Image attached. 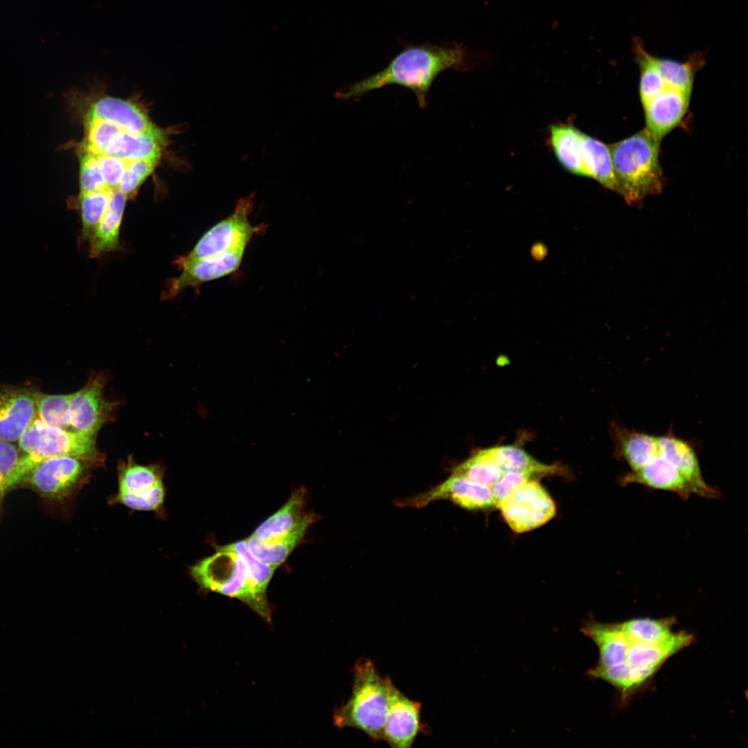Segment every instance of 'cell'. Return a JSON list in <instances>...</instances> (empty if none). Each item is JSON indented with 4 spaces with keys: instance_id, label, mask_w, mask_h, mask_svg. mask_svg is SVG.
Masks as SVG:
<instances>
[{
    "instance_id": "10",
    "label": "cell",
    "mask_w": 748,
    "mask_h": 748,
    "mask_svg": "<svg viewBox=\"0 0 748 748\" xmlns=\"http://www.w3.org/2000/svg\"><path fill=\"white\" fill-rule=\"evenodd\" d=\"M497 508L509 527L519 533L545 524L556 513L554 501L537 479L522 485L501 501Z\"/></svg>"
},
{
    "instance_id": "16",
    "label": "cell",
    "mask_w": 748,
    "mask_h": 748,
    "mask_svg": "<svg viewBox=\"0 0 748 748\" xmlns=\"http://www.w3.org/2000/svg\"><path fill=\"white\" fill-rule=\"evenodd\" d=\"M690 96L667 87L643 105L646 129L658 141L681 122L687 111Z\"/></svg>"
},
{
    "instance_id": "37",
    "label": "cell",
    "mask_w": 748,
    "mask_h": 748,
    "mask_svg": "<svg viewBox=\"0 0 748 748\" xmlns=\"http://www.w3.org/2000/svg\"><path fill=\"white\" fill-rule=\"evenodd\" d=\"M103 180L107 188L118 190L129 161L107 154H97Z\"/></svg>"
},
{
    "instance_id": "27",
    "label": "cell",
    "mask_w": 748,
    "mask_h": 748,
    "mask_svg": "<svg viewBox=\"0 0 748 748\" xmlns=\"http://www.w3.org/2000/svg\"><path fill=\"white\" fill-rule=\"evenodd\" d=\"M112 190L80 193L71 199V205L79 211L82 224L80 239L89 240L104 217L110 202Z\"/></svg>"
},
{
    "instance_id": "5",
    "label": "cell",
    "mask_w": 748,
    "mask_h": 748,
    "mask_svg": "<svg viewBox=\"0 0 748 748\" xmlns=\"http://www.w3.org/2000/svg\"><path fill=\"white\" fill-rule=\"evenodd\" d=\"M215 549V553L190 567V575L195 582L206 591L241 600L264 620L270 622L271 613L268 600L256 593L244 558L222 546Z\"/></svg>"
},
{
    "instance_id": "11",
    "label": "cell",
    "mask_w": 748,
    "mask_h": 748,
    "mask_svg": "<svg viewBox=\"0 0 748 748\" xmlns=\"http://www.w3.org/2000/svg\"><path fill=\"white\" fill-rule=\"evenodd\" d=\"M388 692V710L384 728L383 740L393 748H410L420 733H428L422 722V704L404 695L385 676Z\"/></svg>"
},
{
    "instance_id": "4",
    "label": "cell",
    "mask_w": 748,
    "mask_h": 748,
    "mask_svg": "<svg viewBox=\"0 0 748 748\" xmlns=\"http://www.w3.org/2000/svg\"><path fill=\"white\" fill-rule=\"evenodd\" d=\"M387 710L385 677L380 675L372 660L360 658L353 668L351 695L333 712L334 724L339 729H359L376 742L383 740Z\"/></svg>"
},
{
    "instance_id": "33",
    "label": "cell",
    "mask_w": 748,
    "mask_h": 748,
    "mask_svg": "<svg viewBox=\"0 0 748 748\" xmlns=\"http://www.w3.org/2000/svg\"><path fill=\"white\" fill-rule=\"evenodd\" d=\"M85 139L81 148L96 154L103 153L112 139L122 130L115 124L96 118L86 116Z\"/></svg>"
},
{
    "instance_id": "7",
    "label": "cell",
    "mask_w": 748,
    "mask_h": 748,
    "mask_svg": "<svg viewBox=\"0 0 748 748\" xmlns=\"http://www.w3.org/2000/svg\"><path fill=\"white\" fill-rule=\"evenodd\" d=\"M97 463L63 456L43 460L24 481L44 498L63 501L71 498L89 480Z\"/></svg>"
},
{
    "instance_id": "36",
    "label": "cell",
    "mask_w": 748,
    "mask_h": 748,
    "mask_svg": "<svg viewBox=\"0 0 748 748\" xmlns=\"http://www.w3.org/2000/svg\"><path fill=\"white\" fill-rule=\"evenodd\" d=\"M19 447L11 442L0 440V505L9 491V482L20 457Z\"/></svg>"
},
{
    "instance_id": "1",
    "label": "cell",
    "mask_w": 748,
    "mask_h": 748,
    "mask_svg": "<svg viewBox=\"0 0 748 748\" xmlns=\"http://www.w3.org/2000/svg\"><path fill=\"white\" fill-rule=\"evenodd\" d=\"M675 623L673 616L618 623H601L592 617L583 621L581 632L598 650V662L587 675L609 684L621 704L626 706L649 686L667 660L693 643L691 633L674 630Z\"/></svg>"
},
{
    "instance_id": "13",
    "label": "cell",
    "mask_w": 748,
    "mask_h": 748,
    "mask_svg": "<svg viewBox=\"0 0 748 748\" xmlns=\"http://www.w3.org/2000/svg\"><path fill=\"white\" fill-rule=\"evenodd\" d=\"M246 247H240L219 255L195 261L181 269V274L170 279L161 299L176 296L187 287L220 278L235 271L240 267Z\"/></svg>"
},
{
    "instance_id": "32",
    "label": "cell",
    "mask_w": 748,
    "mask_h": 748,
    "mask_svg": "<svg viewBox=\"0 0 748 748\" xmlns=\"http://www.w3.org/2000/svg\"><path fill=\"white\" fill-rule=\"evenodd\" d=\"M240 554L245 560L250 579L258 595L267 598V586L276 567L267 564L256 558L248 549L245 540L222 546Z\"/></svg>"
},
{
    "instance_id": "3",
    "label": "cell",
    "mask_w": 748,
    "mask_h": 748,
    "mask_svg": "<svg viewBox=\"0 0 748 748\" xmlns=\"http://www.w3.org/2000/svg\"><path fill=\"white\" fill-rule=\"evenodd\" d=\"M659 141L645 128L609 146L616 192L631 203L662 189Z\"/></svg>"
},
{
    "instance_id": "24",
    "label": "cell",
    "mask_w": 748,
    "mask_h": 748,
    "mask_svg": "<svg viewBox=\"0 0 748 748\" xmlns=\"http://www.w3.org/2000/svg\"><path fill=\"white\" fill-rule=\"evenodd\" d=\"M306 490L303 487L293 492L287 501L274 514L265 520L252 535L262 540L278 538L288 531L303 516Z\"/></svg>"
},
{
    "instance_id": "15",
    "label": "cell",
    "mask_w": 748,
    "mask_h": 748,
    "mask_svg": "<svg viewBox=\"0 0 748 748\" xmlns=\"http://www.w3.org/2000/svg\"><path fill=\"white\" fill-rule=\"evenodd\" d=\"M36 416L35 393L26 389L0 391V440L18 441Z\"/></svg>"
},
{
    "instance_id": "31",
    "label": "cell",
    "mask_w": 748,
    "mask_h": 748,
    "mask_svg": "<svg viewBox=\"0 0 748 748\" xmlns=\"http://www.w3.org/2000/svg\"><path fill=\"white\" fill-rule=\"evenodd\" d=\"M71 394L46 395L35 393L36 411L38 418L46 424L69 429V408Z\"/></svg>"
},
{
    "instance_id": "23",
    "label": "cell",
    "mask_w": 748,
    "mask_h": 748,
    "mask_svg": "<svg viewBox=\"0 0 748 748\" xmlns=\"http://www.w3.org/2000/svg\"><path fill=\"white\" fill-rule=\"evenodd\" d=\"M582 131L569 124L549 126V141L560 166L574 175L589 177L581 151Z\"/></svg>"
},
{
    "instance_id": "34",
    "label": "cell",
    "mask_w": 748,
    "mask_h": 748,
    "mask_svg": "<svg viewBox=\"0 0 748 748\" xmlns=\"http://www.w3.org/2000/svg\"><path fill=\"white\" fill-rule=\"evenodd\" d=\"M80 150V193L109 189L101 175L97 154L81 147Z\"/></svg>"
},
{
    "instance_id": "29",
    "label": "cell",
    "mask_w": 748,
    "mask_h": 748,
    "mask_svg": "<svg viewBox=\"0 0 748 748\" xmlns=\"http://www.w3.org/2000/svg\"><path fill=\"white\" fill-rule=\"evenodd\" d=\"M634 50L640 69L639 93L644 105L667 85L656 64L655 56L648 53L639 43L636 44Z\"/></svg>"
},
{
    "instance_id": "18",
    "label": "cell",
    "mask_w": 748,
    "mask_h": 748,
    "mask_svg": "<svg viewBox=\"0 0 748 748\" xmlns=\"http://www.w3.org/2000/svg\"><path fill=\"white\" fill-rule=\"evenodd\" d=\"M86 116L112 123L132 134H144L156 128L147 114L137 105L109 96L94 101Z\"/></svg>"
},
{
    "instance_id": "21",
    "label": "cell",
    "mask_w": 748,
    "mask_h": 748,
    "mask_svg": "<svg viewBox=\"0 0 748 748\" xmlns=\"http://www.w3.org/2000/svg\"><path fill=\"white\" fill-rule=\"evenodd\" d=\"M612 437L616 456L625 461L631 471H636L658 454L657 436L614 424Z\"/></svg>"
},
{
    "instance_id": "28",
    "label": "cell",
    "mask_w": 748,
    "mask_h": 748,
    "mask_svg": "<svg viewBox=\"0 0 748 748\" xmlns=\"http://www.w3.org/2000/svg\"><path fill=\"white\" fill-rule=\"evenodd\" d=\"M508 472L491 458L486 449L477 451L453 471L489 489L492 495L494 488Z\"/></svg>"
},
{
    "instance_id": "35",
    "label": "cell",
    "mask_w": 748,
    "mask_h": 748,
    "mask_svg": "<svg viewBox=\"0 0 748 748\" xmlns=\"http://www.w3.org/2000/svg\"><path fill=\"white\" fill-rule=\"evenodd\" d=\"M157 162L148 159L129 161L118 190L127 197H132L153 172Z\"/></svg>"
},
{
    "instance_id": "14",
    "label": "cell",
    "mask_w": 748,
    "mask_h": 748,
    "mask_svg": "<svg viewBox=\"0 0 748 748\" xmlns=\"http://www.w3.org/2000/svg\"><path fill=\"white\" fill-rule=\"evenodd\" d=\"M621 485L639 483L648 488L677 493L682 499L699 495L697 490L683 476L677 467L658 453L646 465L621 477Z\"/></svg>"
},
{
    "instance_id": "6",
    "label": "cell",
    "mask_w": 748,
    "mask_h": 748,
    "mask_svg": "<svg viewBox=\"0 0 748 748\" xmlns=\"http://www.w3.org/2000/svg\"><path fill=\"white\" fill-rule=\"evenodd\" d=\"M18 447L35 463L52 457L69 456L101 465L103 455L98 450L95 437L75 431L52 427L36 417L18 440Z\"/></svg>"
},
{
    "instance_id": "9",
    "label": "cell",
    "mask_w": 748,
    "mask_h": 748,
    "mask_svg": "<svg viewBox=\"0 0 748 748\" xmlns=\"http://www.w3.org/2000/svg\"><path fill=\"white\" fill-rule=\"evenodd\" d=\"M251 201L250 199L240 200L231 215L210 228L192 250L179 257L174 264L181 269L198 260L246 247L257 231V227L252 226L248 219Z\"/></svg>"
},
{
    "instance_id": "2",
    "label": "cell",
    "mask_w": 748,
    "mask_h": 748,
    "mask_svg": "<svg viewBox=\"0 0 748 748\" xmlns=\"http://www.w3.org/2000/svg\"><path fill=\"white\" fill-rule=\"evenodd\" d=\"M466 51L460 44H424L409 46L394 57L382 70L348 85L336 93L342 100H357L364 94L389 85L411 90L420 108L427 107V96L437 76L445 70L461 69Z\"/></svg>"
},
{
    "instance_id": "19",
    "label": "cell",
    "mask_w": 748,
    "mask_h": 748,
    "mask_svg": "<svg viewBox=\"0 0 748 748\" xmlns=\"http://www.w3.org/2000/svg\"><path fill=\"white\" fill-rule=\"evenodd\" d=\"M317 519V515L312 512L305 513L299 522L285 535L266 540L251 534L245 539L247 546L261 562L277 568L286 560Z\"/></svg>"
},
{
    "instance_id": "30",
    "label": "cell",
    "mask_w": 748,
    "mask_h": 748,
    "mask_svg": "<svg viewBox=\"0 0 748 748\" xmlns=\"http://www.w3.org/2000/svg\"><path fill=\"white\" fill-rule=\"evenodd\" d=\"M698 60L679 62L655 57L656 64L667 87L691 94Z\"/></svg>"
},
{
    "instance_id": "25",
    "label": "cell",
    "mask_w": 748,
    "mask_h": 748,
    "mask_svg": "<svg viewBox=\"0 0 748 748\" xmlns=\"http://www.w3.org/2000/svg\"><path fill=\"white\" fill-rule=\"evenodd\" d=\"M581 151L589 177L605 188L616 191L609 146L582 132Z\"/></svg>"
},
{
    "instance_id": "22",
    "label": "cell",
    "mask_w": 748,
    "mask_h": 748,
    "mask_svg": "<svg viewBox=\"0 0 748 748\" xmlns=\"http://www.w3.org/2000/svg\"><path fill=\"white\" fill-rule=\"evenodd\" d=\"M127 197L118 190H112L108 208L89 239V256L101 255L120 250V229Z\"/></svg>"
},
{
    "instance_id": "17",
    "label": "cell",
    "mask_w": 748,
    "mask_h": 748,
    "mask_svg": "<svg viewBox=\"0 0 748 748\" xmlns=\"http://www.w3.org/2000/svg\"><path fill=\"white\" fill-rule=\"evenodd\" d=\"M658 453L670 461L683 476L697 490L699 495L715 498L720 492L709 486L703 479L694 449L686 441L668 432L657 436Z\"/></svg>"
},
{
    "instance_id": "20",
    "label": "cell",
    "mask_w": 748,
    "mask_h": 748,
    "mask_svg": "<svg viewBox=\"0 0 748 748\" xmlns=\"http://www.w3.org/2000/svg\"><path fill=\"white\" fill-rule=\"evenodd\" d=\"M163 134L157 127L141 134H132L122 130L101 154L127 161L148 159L159 161L165 144Z\"/></svg>"
},
{
    "instance_id": "8",
    "label": "cell",
    "mask_w": 748,
    "mask_h": 748,
    "mask_svg": "<svg viewBox=\"0 0 748 748\" xmlns=\"http://www.w3.org/2000/svg\"><path fill=\"white\" fill-rule=\"evenodd\" d=\"M163 470L159 465L137 464L132 456L118 466V490L110 504L140 511L160 512L166 498Z\"/></svg>"
},
{
    "instance_id": "12",
    "label": "cell",
    "mask_w": 748,
    "mask_h": 748,
    "mask_svg": "<svg viewBox=\"0 0 748 748\" xmlns=\"http://www.w3.org/2000/svg\"><path fill=\"white\" fill-rule=\"evenodd\" d=\"M105 376L93 375L82 389L71 393L69 416L73 431L95 437L103 425L111 419L116 404L105 398Z\"/></svg>"
},
{
    "instance_id": "26",
    "label": "cell",
    "mask_w": 748,
    "mask_h": 748,
    "mask_svg": "<svg viewBox=\"0 0 748 748\" xmlns=\"http://www.w3.org/2000/svg\"><path fill=\"white\" fill-rule=\"evenodd\" d=\"M486 451L491 458L506 471L522 472L537 479L558 471L555 465L543 464L515 445L492 447L486 448Z\"/></svg>"
}]
</instances>
